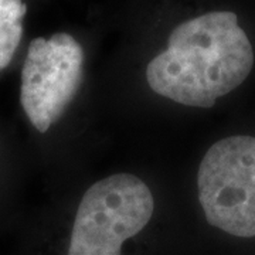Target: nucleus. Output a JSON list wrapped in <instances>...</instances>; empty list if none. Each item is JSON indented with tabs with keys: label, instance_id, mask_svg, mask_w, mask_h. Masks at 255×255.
<instances>
[{
	"label": "nucleus",
	"instance_id": "20e7f679",
	"mask_svg": "<svg viewBox=\"0 0 255 255\" xmlns=\"http://www.w3.org/2000/svg\"><path fill=\"white\" fill-rule=\"evenodd\" d=\"M84 77V50L67 33L37 37L21 70L20 102L31 125L44 133L61 118Z\"/></svg>",
	"mask_w": 255,
	"mask_h": 255
},
{
	"label": "nucleus",
	"instance_id": "39448f33",
	"mask_svg": "<svg viewBox=\"0 0 255 255\" xmlns=\"http://www.w3.org/2000/svg\"><path fill=\"white\" fill-rule=\"evenodd\" d=\"M26 11L23 0H0V71L9 65L20 44Z\"/></svg>",
	"mask_w": 255,
	"mask_h": 255
},
{
	"label": "nucleus",
	"instance_id": "f257e3e1",
	"mask_svg": "<svg viewBox=\"0 0 255 255\" xmlns=\"http://www.w3.org/2000/svg\"><path fill=\"white\" fill-rule=\"evenodd\" d=\"M254 50L233 11H211L172 31L146 68L149 87L177 104L210 108L246 81Z\"/></svg>",
	"mask_w": 255,
	"mask_h": 255
},
{
	"label": "nucleus",
	"instance_id": "7ed1b4c3",
	"mask_svg": "<svg viewBox=\"0 0 255 255\" xmlns=\"http://www.w3.org/2000/svg\"><path fill=\"white\" fill-rule=\"evenodd\" d=\"M197 186L211 226L236 237H255V137L230 136L211 146Z\"/></svg>",
	"mask_w": 255,
	"mask_h": 255
},
{
	"label": "nucleus",
	"instance_id": "f03ea898",
	"mask_svg": "<svg viewBox=\"0 0 255 255\" xmlns=\"http://www.w3.org/2000/svg\"><path fill=\"white\" fill-rule=\"evenodd\" d=\"M153 209L152 191L133 174L94 183L77 210L68 255H121L122 244L146 227Z\"/></svg>",
	"mask_w": 255,
	"mask_h": 255
}]
</instances>
